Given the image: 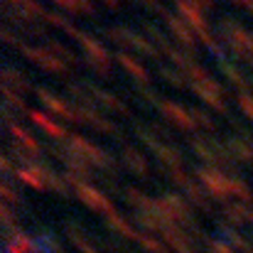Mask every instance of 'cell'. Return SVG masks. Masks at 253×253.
<instances>
[{"mask_svg": "<svg viewBox=\"0 0 253 253\" xmlns=\"http://www.w3.org/2000/svg\"><path fill=\"white\" fill-rule=\"evenodd\" d=\"M211 253H234V251L224 249V244H221V241H216V244H211Z\"/></svg>", "mask_w": 253, "mask_h": 253, "instance_id": "7c38bea8", "label": "cell"}, {"mask_svg": "<svg viewBox=\"0 0 253 253\" xmlns=\"http://www.w3.org/2000/svg\"><path fill=\"white\" fill-rule=\"evenodd\" d=\"M163 111L168 113V116H169V118H172V121H177L179 126H184V128H189V116H187V113H184V111H182L179 106L174 108L172 103H165V106H163Z\"/></svg>", "mask_w": 253, "mask_h": 253, "instance_id": "ba28073f", "label": "cell"}, {"mask_svg": "<svg viewBox=\"0 0 253 253\" xmlns=\"http://www.w3.org/2000/svg\"><path fill=\"white\" fill-rule=\"evenodd\" d=\"M12 133H15V135H17V140H22V145H27L32 153H40V145H37V143H35V140H32V138H30V135H27L22 128L12 126Z\"/></svg>", "mask_w": 253, "mask_h": 253, "instance_id": "9c48e42d", "label": "cell"}, {"mask_svg": "<svg viewBox=\"0 0 253 253\" xmlns=\"http://www.w3.org/2000/svg\"><path fill=\"white\" fill-rule=\"evenodd\" d=\"M224 35L229 37V44L234 47V52L244 59H249L253 67V35L246 32L241 25H234L231 20L224 22Z\"/></svg>", "mask_w": 253, "mask_h": 253, "instance_id": "6da1fadb", "label": "cell"}, {"mask_svg": "<svg viewBox=\"0 0 253 253\" xmlns=\"http://www.w3.org/2000/svg\"><path fill=\"white\" fill-rule=\"evenodd\" d=\"M57 5H62V7H67V10H74V2L72 0H54Z\"/></svg>", "mask_w": 253, "mask_h": 253, "instance_id": "5bb4252c", "label": "cell"}, {"mask_svg": "<svg viewBox=\"0 0 253 253\" xmlns=\"http://www.w3.org/2000/svg\"><path fill=\"white\" fill-rule=\"evenodd\" d=\"M103 5H108V7H118V0H101Z\"/></svg>", "mask_w": 253, "mask_h": 253, "instance_id": "2e32d148", "label": "cell"}, {"mask_svg": "<svg viewBox=\"0 0 253 253\" xmlns=\"http://www.w3.org/2000/svg\"><path fill=\"white\" fill-rule=\"evenodd\" d=\"M118 62H121V64H123V67H126V69L133 74V77H138L140 82H148V74H145V69H143L140 64H135L130 57H126V54H118Z\"/></svg>", "mask_w": 253, "mask_h": 253, "instance_id": "52a82bcc", "label": "cell"}, {"mask_svg": "<svg viewBox=\"0 0 253 253\" xmlns=\"http://www.w3.org/2000/svg\"><path fill=\"white\" fill-rule=\"evenodd\" d=\"M25 54H27L32 62H37V64H42L44 69H49V72H64V62L57 59V57H52L47 49H32V47H25Z\"/></svg>", "mask_w": 253, "mask_h": 253, "instance_id": "3957f363", "label": "cell"}, {"mask_svg": "<svg viewBox=\"0 0 253 253\" xmlns=\"http://www.w3.org/2000/svg\"><path fill=\"white\" fill-rule=\"evenodd\" d=\"M77 192H79V197L88 199V202H86L88 207H93V209H103V211H106V209H111V207L106 204V197L96 194V192H93L91 187H84V184H79V189H77Z\"/></svg>", "mask_w": 253, "mask_h": 253, "instance_id": "277c9868", "label": "cell"}, {"mask_svg": "<svg viewBox=\"0 0 253 253\" xmlns=\"http://www.w3.org/2000/svg\"><path fill=\"white\" fill-rule=\"evenodd\" d=\"M32 121H35L40 128H44L52 138H62V135H64V130H62L59 126H54V123H52L47 116H42V113H32Z\"/></svg>", "mask_w": 253, "mask_h": 253, "instance_id": "8992f818", "label": "cell"}, {"mask_svg": "<svg viewBox=\"0 0 253 253\" xmlns=\"http://www.w3.org/2000/svg\"><path fill=\"white\" fill-rule=\"evenodd\" d=\"M241 108H244V111L253 118V101L249 98V96H241Z\"/></svg>", "mask_w": 253, "mask_h": 253, "instance_id": "8fae6325", "label": "cell"}, {"mask_svg": "<svg viewBox=\"0 0 253 253\" xmlns=\"http://www.w3.org/2000/svg\"><path fill=\"white\" fill-rule=\"evenodd\" d=\"M32 241H27L25 236H17L15 241H10V253H30Z\"/></svg>", "mask_w": 253, "mask_h": 253, "instance_id": "30bf717a", "label": "cell"}, {"mask_svg": "<svg viewBox=\"0 0 253 253\" xmlns=\"http://www.w3.org/2000/svg\"><path fill=\"white\" fill-rule=\"evenodd\" d=\"M143 2H145L148 7H155V10H160V2H158V0H143Z\"/></svg>", "mask_w": 253, "mask_h": 253, "instance_id": "9a60e30c", "label": "cell"}, {"mask_svg": "<svg viewBox=\"0 0 253 253\" xmlns=\"http://www.w3.org/2000/svg\"><path fill=\"white\" fill-rule=\"evenodd\" d=\"M37 96H40V98H42V101L47 103V108H52V111H57V113H62L64 118H72V113H69V108H67V106H64V103H62V101H59L57 96H52L49 91H42V88H40V91H37Z\"/></svg>", "mask_w": 253, "mask_h": 253, "instance_id": "5b68a950", "label": "cell"}, {"mask_svg": "<svg viewBox=\"0 0 253 253\" xmlns=\"http://www.w3.org/2000/svg\"><path fill=\"white\" fill-rule=\"evenodd\" d=\"M249 7H251V12H253V0H251V5H249Z\"/></svg>", "mask_w": 253, "mask_h": 253, "instance_id": "e0dca14e", "label": "cell"}, {"mask_svg": "<svg viewBox=\"0 0 253 253\" xmlns=\"http://www.w3.org/2000/svg\"><path fill=\"white\" fill-rule=\"evenodd\" d=\"M165 17H168L169 32H172V35L179 40V44L192 49V47H194V42H197V40H194V32H192V27H189L184 20H177V17H172V15H165Z\"/></svg>", "mask_w": 253, "mask_h": 253, "instance_id": "7a4b0ae2", "label": "cell"}, {"mask_svg": "<svg viewBox=\"0 0 253 253\" xmlns=\"http://www.w3.org/2000/svg\"><path fill=\"white\" fill-rule=\"evenodd\" d=\"M194 2H197V5L202 7V10H209V7L214 5V0H194Z\"/></svg>", "mask_w": 253, "mask_h": 253, "instance_id": "4fadbf2b", "label": "cell"}]
</instances>
